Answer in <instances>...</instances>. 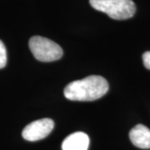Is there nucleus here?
<instances>
[{
    "mask_svg": "<svg viewBox=\"0 0 150 150\" xmlns=\"http://www.w3.org/2000/svg\"><path fill=\"white\" fill-rule=\"evenodd\" d=\"M109 86L107 80L98 75H91L69 83L64 88L66 98L73 101H93L102 98Z\"/></svg>",
    "mask_w": 150,
    "mask_h": 150,
    "instance_id": "nucleus-1",
    "label": "nucleus"
},
{
    "mask_svg": "<svg viewBox=\"0 0 150 150\" xmlns=\"http://www.w3.org/2000/svg\"><path fill=\"white\" fill-rule=\"evenodd\" d=\"M90 5L116 20H124L134 16L136 5L132 0H89Z\"/></svg>",
    "mask_w": 150,
    "mask_h": 150,
    "instance_id": "nucleus-2",
    "label": "nucleus"
},
{
    "mask_svg": "<svg viewBox=\"0 0 150 150\" xmlns=\"http://www.w3.org/2000/svg\"><path fill=\"white\" fill-rule=\"evenodd\" d=\"M34 58L41 62H53L63 56V49L51 39L41 36H33L28 42Z\"/></svg>",
    "mask_w": 150,
    "mask_h": 150,
    "instance_id": "nucleus-3",
    "label": "nucleus"
},
{
    "mask_svg": "<svg viewBox=\"0 0 150 150\" xmlns=\"http://www.w3.org/2000/svg\"><path fill=\"white\" fill-rule=\"evenodd\" d=\"M54 127V121L50 118L35 120L23 129L22 136L24 139L31 142L43 139L52 132Z\"/></svg>",
    "mask_w": 150,
    "mask_h": 150,
    "instance_id": "nucleus-4",
    "label": "nucleus"
},
{
    "mask_svg": "<svg viewBox=\"0 0 150 150\" xmlns=\"http://www.w3.org/2000/svg\"><path fill=\"white\" fill-rule=\"evenodd\" d=\"M129 139L137 148L150 149V129L143 124H138L131 129Z\"/></svg>",
    "mask_w": 150,
    "mask_h": 150,
    "instance_id": "nucleus-5",
    "label": "nucleus"
},
{
    "mask_svg": "<svg viewBox=\"0 0 150 150\" xmlns=\"http://www.w3.org/2000/svg\"><path fill=\"white\" fill-rule=\"evenodd\" d=\"M89 138L83 132H76L69 135L62 144L63 150H88Z\"/></svg>",
    "mask_w": 150,
    "mask_h": 150,
    "instance_id": "nucleus-6",
    "label": "nucleus"
},
{
    "mask_svg": "<svg viewBox=\"0 0 150 150\" xmlns=\"http://www.w3.org/2000/svg\"><path fill=\"white\" fill-rule=\"evenodd\" d=\"M7 64V50L3 41L0 40V69L4 68Z\"/></svg>",
    "mask_w": 150,
    "mask_h": 150,
    "instance_id": "nucleus-7",
    "label": "nucleus"
},
{
    "mask_svg": "<svg viewBox=\"0 0 150 150\" xmlns=\"http://www.w3.org/2000/svg\"><path fill=\"white\" fill-rule=\"evenodd\" d=\"M143 61H144L145 68L150 69V51L145 52L144 54H143Z\"/></svg>",
    "mask_w": 150,
    "mask_h": 150,
    "instance_id": "nucleus-8",
    "label": "nucleus"
}]
</instances>
